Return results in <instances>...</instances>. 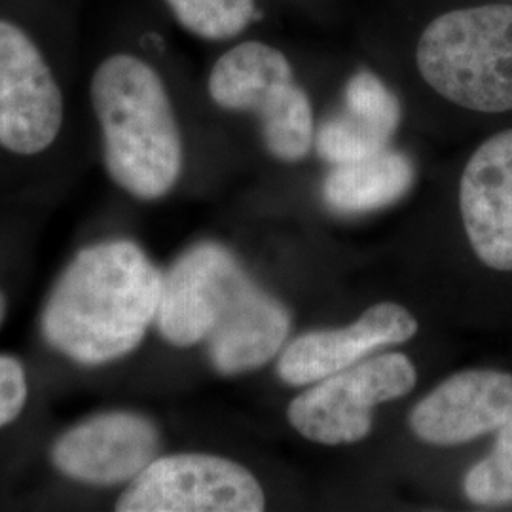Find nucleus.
<instances>
[{
	"mask_svg": "<svg viewBox=\"0 0 512 512\" xmlns=\"http://www.w3.org/2000/svg\"><path fill=\"white\" fill-rule=\"evenodd\" d=\"M156 325L175 348L205 342L220 374L236 376L274 359L289 336L291 315L234 253L200 243L162 275Z\"/></svg>",
	"mask_w": 512,
	"mask_h": 512,
	"instance_id": "nucleus-1",
	"label": "nucleus"
},
{
	"mask_svg": "<svg viewBox=\"0 0 512 512\" xmlns=\"http://www.w3.org/2000/svg\"><path fill=\"white\" fill-rule=\"evenodd\" d=\"M162 275L131 241L84 249L57 281L42 315L52 348L86 366L126 357L156 321Z\"/></svg>",
	"mask_w": 512,
	"mask_h": 512,
	"instance_id": "nucleus-2",
	"label": "nucleus"
},
{
	"mask_svg": "<svg viewBox=\"0 0 512 512\" xmlns=\"http://www.w3.org/2000/svg\"><path fill=\"white\" fill-rule=\"evenodd\" d=\"M92 103L112 181L139 200H160L183 171V139L164 80L147 61L107 57L92 78Z\"/></svg>",
	"mask_w": 512,
	"mask_h": 512,
	"instance_id": "nucleus-3",
	"label": "nucleus"
},
{
	"mask_svg": "<svg viewBox=\"0 0 512 512\" xmlns=\"http://www.w3.org/2000/svg\"><path fill=\"white\" fill-rule=\"evenodd\" d=\"M421 78L450 103L512 110V4L459 8L433 19L416 48Z\"/></svg>",
	"mask_w": 512,
	"mask_h": 512,
	"instance_id": "nucleus-4",
	"label": "nucleus"
},
{
	"mask_svg": "<svg viewBox=\"0 0 512 512\" xmlns=\"http://www.w3.org/2000/svg\"><path fill=\"white\" fill-rule=\"evenodd\" d=\"M209 95L220 109L253 112L275 160L294 164L310 154L315 122L310 97L291 61L266 42H243L220 55L209 74Z\"/></svg>",
	"mask_w": 512,
	"mask_h": 512,
	"instance_id": "nucleus-5",
	"label": "nucleus"
},
{
	"mask_svg": "<svg viewBox=\"0 0 512 512\" xmlns=\"http://www.w3.org/2000/svg\"><path fill=\"white\" fill-rule=\"evenodd\" d=\"M416 382L404 353H384L315 382L289 404L287 418L311 442L355 444L368 437L374 408L408 395Z\"/></svg>",
	"mask_w": 512,
	"mask_h": 512,
	"instance_id": "nucleus-6",
	"label": "nucleus"
},
{
	"mask_svg": "<svg viewBox=\"0 0 512 512\" xmlns=\"http://www.w3.org/2000/svg\"><path fill=\"white\" fill-rule=\"evenodd\" d=\"M266 495L232 459L177 454L154 459L118 499L120 512H260Z\"/></svg>",
	"mask_w": 512,
	"mask_h": 512,
	"instance_id": "nucleus-7",
	"label": "nucleus"
},
{
	"mask_svg": "<svg viewBox=\"0 0 512 512\" xmlns=\"http://www.w3.org/2000/svg\"><path fill=\"white\" fill-rule=\"evenodd\" d=\"M63 95L46 57L19 25L0 19V145L21 156L52 147Z\"/></svg>",
	"mask_w": 512,
	"mask_h": 512,
	"instance_id": "nucleus-8",
	"label": "nucleus"
},
{
	"mask_svg": "<svg viewBox=\"0 0 512 512\" xmlns=\"http://www.w3.org/2000/svg\"><path fill=\"white\" fill-rule=\"evenodd\" d=\"M160 435L152 421L110 412L80 423L55 442L54 465L69 478L116 486L131 482L156 459Z\"/></svg>",
	"mask_w": 512,
	"mask_h": 512,
	"instance_id": "nucleus-9",
	"label": "nucleus"
},
{
	"mask_svg": "<svg viewBox=\"0 0 512 512\" xmlns=\"http://www.w3.org/2000/svg\"><path fill=\"white\" fill-rule=\"evenodd\" d=\"M512 421V374L490 368L463 370L437 385L410 412L418 439L458 446Z\"/></svg>",
	"mask_w": 512,
	"mask_h": 512,
	"instance_id": "nucleus-10",
	"label": "nucleus"
},
{
	"mask_svg": "<svg viewBox=\"0 0 512 512\" xmlns=\"http://www.w3.org/2000/svg\"><path fill=\"white\" fill-rule=\"evenodd\" d=\"M459 209L480 262L512 272V129L486 139L469 158L459 183Z\"/></svg>",
	"mask_w": 512,
	"mask_h": 512,
	"instance_id": "nucleus-11",
	"label": "nucleus"
},
{
	"mask_svg": "<svg viewBox=\"0 0 512 512\" xmlns=\"http://www.w3.org/2000/svg\"><path fill=\"white\" fill-rule=\"evenodd\" d=\"M418 334V321L410 311L382 302L346 329L313 330L298 336L277 363L279 378L289 385L315 384L385 346L404 344Z\"/></svg>",
	"mask_w": 512,
	"mask_h": 512,
	"instance_id": "nucleus-12",
	"label": "nucleus"
},
{
	"mask_svg": "<svg viewBox=\"0 0 512 512\" xmlns=\"http://www.w3.org/2000/svg\"><path fill=\"white\" fill-rule=\"evenodd\" d=\"M401 124L399 97L372 71L353 74L342 109L319 126L313 145L332 165L346 164L389 148Z\"/></svg>",
	"mask_w": 512,
	"mask_h": 512,
	"instance_id": "nucleus-13",
	"label": "nucleus"
},
{
	"mask_svg": "<svg viewBox=\"0 0 512 512\" xmlns=\"http://www.w3.org/2000/svg\"><path fill=\"white\" fill-rule=\"evenodd\" d=\"M412 160L393 148L332 167L323 198L332 211L361 215L399 202L414 184Z\"/></svg>",
	"mask_w": 512,
	"mask_h": 512,
	"instance_id": "nucleus-14",
	"label": "nucleus"
},
{
	"mask_svg": "<svg viewBox=\"0 0 512 512\" xmlns=\"http://www.w3.org/2000/svg\"><path fill=\"white\" fill-rule=\"evenodd\" d=\"M184 29L205 40H230L256 18L255 0H165Z\"/></svg>",
	"mask_w": 512,
	"mask_h": 512,
	"instance_id": "nucleus-15",
	"label": "nucleus"
},
{
	"mask_svg": "<svg viewBox=\"0 0 512 512\" xmlns=\"http://www.w3.org/2000/svg\"><path fill=\"white\" fill-rule=\"evenodd\" d=\"M463 490L475 505H512V421L497 431L494 450L467 473Z\"/></svg>",
	"mask_w": 512,
	"mask_h": 512,
	"instance_id": "nucleus-16",
	"label": "nucleus"
},
{
	"mask_svg": "<svg viewBox=\"0 0 512 512\" xmlns=\"http://www.w3.org/2000/svg\"><path fill=\"white\" fill-rule=\"evenodd\" d=\"M25 368L12 355H0V429L16 421L27 403Z\"/></svg>",
	"mask_w": 512,
	"mask_h": 512,
	"instance_id": "nucleus-17",
	"label": "nucleus"
},
{
	"mask_svg": "<svg viewBox=\"0 0 512 512\" xmlns=\"http://www.w3.org/2000/svg\"><path fill=\"white\" fill-rule=\"evenodd\" d=\"M4 315H6V300H4V296L0 293V325L4 321Z\"/></svg>",
	"mask_w": 512,
	"mask_h": 512,
	"instance_id": "nucleus-18",
	"label": "nucleus"
}]
</instances>
